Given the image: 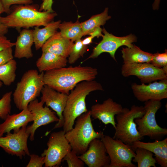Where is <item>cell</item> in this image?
<instances>
[{"label":"cell","mask_w":167,"mask_h":167,"mask_svg":"<svg viewBox=\"0 0 167 167\" xmlns=\"http://www.w3.org/2000/svg\"><path fill=\"white\" fill-rule=\"evenodd\" d=\"M98 72L96 68L80 65L62 67L45 72V85L67 95L80 82L94 80Z\"/></svg>","instance_id":"cell-1"},{"label":"cell","mask_w":167,"mask_h":167,"mask_svg":"<svg viewBox=\"0 0 167 167\" xmlns=\"http://www.w3.org/2000/svg\"><path fill=\"white\" fill-rule=\"evenodd\" d=\"M104 91L101 84L94 80L84 81L78 84L69 93L63 113V130L66 132L72 129L76 118L88 111L86 99L92 92Z\"/></svg>","instance_id":"cell-2"},{"label":"cell","mask_w":167,"mask_h":167,"mask_svg":"<svg viewBox=\"0 0 167 167\" xmlns=\"http://www.w3.org/2000/svg\"><path fill=\"white\" fill-rule=\"evenodd\" d=\"M57 14L54 12L40 11L36 5H20L15 7L9 15L1 17L0 22L9 28H24L45 26Z\"/></svg>","instance_id":"cell-3"},{"label":"cell","mask_w":167,"mask_h":167,"mask_svg":"<svg viewBox=\"0 0 167 167\" xmlns=\"http://www.w3.org/2000/svg\"><path fill=\"white\" fill-rule=\"evenodd\" d=\"M44 73L30 69L23 74L12 94L14 103L18 109L22 110L27 107L30 102L40 96L45 85Z\"/></svg>","instance_id":"cell-4"},{"label":"cell","mask_w":167,"mask_h":167,"mask_svg":"<svg viewBox=\"0 0 167 167\" xmlns=\"http://www.w3.org/2000/svg\"><path fill=\"white\" fill-rule=\"evenodd\" d=\"M65 135L72 149L79 156L87 150L92 140L101 139L104 135L102 132H96L94 130L89 110L76 118L74 127L66 132Z\"/></svg>","instance_id":"cell-5"},{"label":"cell","mask_w":167,"mask_h":167,"mask_svg":"<svg viewBox=\"0 0 167 167\" xmlns=\"http://www.w3.org/2000/svg\"><path fill=\"white\" fill-rule=\"evenodd\" d=\"M145 112L144 106L133 105L130 109L123 108L122 112L116 115L115 133L113 137L131 146L132 143L144 138L137 129L135 120L143 117Z\"/></svg>","instance_id":"cell-6"},{"label":"cell","mask_w":167,"mask_h":167,"mask_svg":"<svg viewBox=\"0 0 167 167\" xmlns=\"http://www.w3.org/2000/svg\"><path fill=\"white\" fill-rule=\"evenodd\" d=\"M162 105L161 101L150 100L144 102L145 112L140 118L135 120L137 129L143 137L147 136L151 139L161 140L167 135V129L159 126L156 120V114Z\"/></svg>","instance_id":"cell-7"},{"label":"cell","mask_w":167,"mask_h":167,"mask_svg":"<svg viewBox=\"0 0 167 167\" xmlns=\"http://www.w3.org/2000/svg\"><path fill=\"white\" fill-rule=\"evenodd\" d=\"M101 139L110 158L108 167H136L132 162L135 153L131 146L109 135H104Z\"/></svg>","instance_id":"cell-8"},{"label":"cell","mask_w":167,"mask_h":167,"mask_svg":"<svg viewBox=\"0 0 167 167\" xmlns=\"http://www.w3.org/2000/svg\"><path fill=\"white\" fill-rule=\"evenodd\" d=\"M65 133L61 130L50 134L47 143L48 148L41 155L45 157V167H59L64 157L72 150Z\"/></svg>","instance_id":"cell-9"},{"label":"cell","mask_w":167,"mask_h":167,"mask_svg":"<svg viewBox=\"0 0 167 167\" xmlns=\"http://www.w3.org/2000/svg\"><path fill=\"white\" fill-rule=\"evenodd\" d=\"M121 72L124 77L135 76L144 84L167 79V74L162 68L156 67L150 63H124Z\"/></svg>","instance_id":"cell-10"},{"label":"cell","mask_w":167,"mask_h":167,"mask_svg":"<svg viewBox=\"0 0 167 167\" xmlns=\"http://www.w3.org/2000/svg\"><path fill=\"white\" fill-rule=\"evenodd\" d=\"M102 32L104 33L102 40L94 48L91 54L84 61L90 58H97L104 52L109 53L116 61L115 54L119 47L123 45L131 47L133 45V43L137 41L136 36L132 34L125 36L117 37L109 33L104 28L102 29Z\"/></svg>","instance_id":"cell-11"},{"label":"cell","mask_w":167,"mask_h":167,"mask_svg":"<svg viewBox=\"0 0 167 167\" xmlns=\"http://www.w3.org/2000/svg\"><path fill=\"white\" fill-rule=\"evenodd\" d=\"M27 126L17 131L6 133V136L0 137V147L9 154L14 155L22 159L30 153L27 145L30 135L26 131Z\"/></svg>","instance_id":"cell-12"},{"label":"cell","mask_w":167,"mask_h":167,"mask_svg":"<svg viewBox=\"0 0 167 167\" xmlns=\"http://www.w3.org/2000/svg\"><path fill=\"white\" fill-rule=\"evenodd\" d=\"M44 103L39 101L37 99L30 102L28 108L33 115V123L27 126L26 131L30 135L31 141L34 139V135L36 130L39 127L50 123L59 121V118L55 114L49 107L44 106Z\"/></svg>","instance_id":"cell-13"},{"label":"cell","mask_w":167,"mask_h":167,"mask_svg":"<svg viewBox=\"0 0 167 167\" xmlns=\"http://www.w3.org/2000/svg\"><path fill=\"white\" fill-rule=\"evenodd\" d=\"M131 88L135 96L141 102L159 100L167 98V79L157 81L146 85L133 83Z\"/></svg>","instance_id":"cell-14"},{"label":"cell","mask_w":167,"mask_h":167,"mask_svg":"<svg viewBox=\"0 0 167 167\" xmlns=\"http://www.w3.org/2000/svg\"><path fill=\"white\" fill-rule=\"evenodd\" d=\"M78 157L88 167H108L110 163L109 156L101 139L92 140L87 150Z\"/></svg>","instance_id":"cell-15"},{"label":"cell","mask_w":167,"mask_h":167,"mask_svg":"<svg viewBox=\"0 0 167 167\" xmlns=\"http://www.w3.org/2000/svg\"><path fill=\"white\" fill-rule=\"evenodd\" d=\"M41 101L46 106L50 107L57 114L59 121L53 129L63 127L64 120L63 113L65 108L68 95L58 92L47 85H45L41 91Z\"/></svg>","instance_id":"cell-16"},{"label":"cell","mask_w":167,"mask_h":167,"mask_svg":"<svg viewBox=\"0 0 167 167\" xmlns=\"http://www.w3.org/2000/svg\"><path fill=\"white\" fill-rule=\"evenodd\" d=\"M123 108L120 104L108 98L102 103H97L91 107V117L94 119H98L105 125L111 124L115 129L116 122L115 116L120 113Z\"/></svg>","instance_id":"cell-17"},{"label":"cell","mask_w":167,"mask_h":167,"mask_svg":"<svg viewBox=\"0 0 167 167\" xmlns=\"http://www.w3.org/2000/svg\"><path fill=\"white\" fill-rule=\"evenodd\" d=\"M4 122L0 124V137L5 133L19 130L28 123L33 122V116L28 107L17 114L8 115Z\"/></svg>","instance_id":"cell-18"},{"label":"cell","mask_w":167,"mask_h":167,"mask_svg":"<svg viewBox=\"0 0 167 167\" xmlns=\"http://www.w3.org/2000/svg\"><path fill=\"white\" fill-rule=\"evenodd\" d=\"M74 42L63 37L60 32H57L44 44L42 52H50L67 58L72 49Z\"/></svg>","instance_id":"cell-19"},{"label":"cell","mask_w":167,"mask_h":167,"mask_svg":"<svg viewBox=\"0 0 167 167\" xmlns=\"http://www.w3.org/2000/svg\"><path fill=\"white\" fill-rule=\"evenodd\" d=\"M134 150L137 148L146 149L155 154L156 163L162 167H167V138L163 140H155L153 142H144L138 140L131 146Z\"/></svg>","instance_id":"cell-20"},{"label":"cell","mask_w":167,"mask_h":167,"mask_svg":"<svg viewBox=\"0 0 167 167\" xmlns=\"http://www.w3.org/2000/svg\"><path fill=\"white\" fill-rule=\"evenodd\" d=\"M34 43L33 30L24 28L21 30L15 42L14 57L20 59L32 58V47Z\"/></svg>","instance_id":"cell-21"},{"label":"cell","mask_w":167,"mask_h":167,"mask_svg":"<svg viewBox=\"0 0 167 167\" xmlns=\"http://www.w3.org/2000/svg\"><path fill=\"white\" fill-rule=\"evenodd\" d=\"M68 60L66 58L47 51L42 52L36 62L40 72H46L66 67Z\"/></svg>","instance_id":"cell-22"},{"label":"cell","mask_w":167,"mask_h":167,"mask_svg":"<svg viewBox=\"0 0 167 167\" xmlns=\"http://www.w3.org/2000/svg\"><path fill=\"white\" fill-rule=\"evenodd\" d=\"M124 63H150L153 54L144 51L135 45L122 48L121 50Z\"/></svg>","instance_id":"cell-23"},{"label":"cell","mask_w":167,"mask_h":167,"mask_svg":"<svg viewBox=\"0 0 167 167\" xmlns=\"http://www.w3.org/2000/svg\"><path fill=\"white\" fill-rule=\"evenodd\" d=\"M61 23V21L59 20L51 22L42 28L35 27L33 30V36L36 50L41 48L45 42L57 32Z\"/></svg>","instance_id":"cell-24"},{"label":"cell","mask_w":167,"mask_h":167,"mask_svg":"<svg viewBox=\"0 0 167 167\" xmlns=\"http://www.w3.org/2000/svg\"><path fill=\"white\" fill-rule=\"evenodd\" d=\"M58 28L61 36L73 42L81 39L83 36L81 23L79 19L75 23L64 21L60 23Z\"/></svg>","instance_id":"cell-25"},{"label":"cell","mask_w":167,"mask_h":167,"mask_svg":"<svg viewBox=\"0 0 167 167\" xmlns=\"http://www.w3.org/2000/svg\"><path fill=\"white\" fill-rule=\"evenodd\" d=\"M108 8H106L101 13L93 15L88 19L80 23L83 36L88 35L96 28L103 26L111 18L108 15Z\"/></svg>","instance_id":"cell-26"},{"label":"cell","mask_w":167,"mask_h":167,"mask_svg":"<svg viewBox=\"0 0 167 167\" xmlns=\"http://www.w3.org/2000/svg\"><path fill=\"white\" fill-rule=\"evenodd\" d=\"M17 63L14 59L0 66V81L6 86H10L15 81Z\"/></svg>","instance_id":"cell-27"},{"label":"cell","mask_w":167,"mask_h":167,"mask_svg":"<svg viewBox=\"0 0 167 167\" xmlns=\"http://www.w3.org/2000/svg\"><path fill=\"white\" fill-rule=\"evenodd\" d=\"M135 155L132 161L137 163L138 167H156V161L153 157V153L141 148L134 149Z\"/></svg>","instance_id":"cell-28"},{"label":"cell","mask_w":167,"mask_h":167,"mask_svg":"<svg viewBox=\"0 0 167 167\" xmlns=\"http://www.w3.org/2000/svg\"><path fill=\"white\" fill-rule=\"evenodd\" d=\"M88 48L87 45L83 44L81 39L75 41L68 56V62L71 64L74 63L80 57H83Z\"/></svg>","instance_id":"cell-29"},{"label":"cell","mask_w":167,"mask_h":167,"mask_svg":"<svg viewBox=\"0 0 167 167\" xmlns=\"http://www.w3.org/2000/svg\"><path fill=\"white\" fill-rule=\"evenodd\" d=\"M12 91L4 94L0 99V118L4 120L11 113Z\"/></svg>","instance_id":"cell-30"},{"label":"cell","mask_w":167,"mask_h":167,"mask_svg":"<svg viewBox=\"0 0 167 167\" xmlns=\"http://www.w3.org/2000/svg\"><path fill=\"white\" fill-rule=\"evenodd\" d=\"M66 161L69 167H83L84 163L79 159L75 151L71 150L68 152L62 160Z\"/></svg>","instance_id":"cell-31"},{"label":"cell","mask_w":167,"mask_h":167,"mask_svg":"<svg viewBox=\"0 0 167 167\" xmlns=\"http://www.w3.org/2000/svg\"><path fill=\"white\" fill-rule=\"evenodd\" d=\"M150 63L154 66L161 68L167 66V51L164 53H159L153 54V57Z\"/></svg>","instance_id":"cell-32"},{"label":"cell","mask_w":167,"mask_h":167,"mask_svg":"<svg viewBox=\"0 0 167 167\" xmlns=\"http://www.w3.org/2000/svg\"><path fill=\"white\" fill-rule=\"evenodd\" d=\"M30 159L26 167H42L45 164V157L35 154H30Z\"/></svg>","instance_id":"cell-33"},{"label":"cell","mask_w":167,"mask_h":167,"mask_svg":"<svg viewBox=\"0 0 167 167\" xmlns=\"http://www.w3.org/2000/svg\"><path fill=\"white\" fill-rule=\"evenodd\" d=\"M5 10L6 12L10 13V6L13 4H30L33 3L32 0H1Z\"/></svg>","instance_id":"cell-34"},{"label":"cell","mask_w":167,"mask_h":167,"mask_svg":"<svg viewBox=\"0 0 167 167\" xmlns=\"http://www.w3.org/2000/svg\"><path fill=\"white\" fill-rule=\"evenodd\" d=\"M12 48H8L0 51V66L13 59Z\"/></svg>","instance_id":"cell-35"},{"label":"cell","mask_w":167,"mask_h":167,"mask_svg":"<svg viewBox=\"0 0 167 167\" xmlns=\"http://www.w3.org/2000/svg\"><path fill=\"white\" fill-rule=\"evenodd\" d=\"M102 29L100 27H98L95 28L93 31L90 32L88 35L89 36L82 40L83 44L88 45L92 42V39L95 37L99 38L100 36H102Z\"/></svg>","instance_id":"cell-36"},{"label":"cell","mask_w":167,"mask_h":167,"mask_svg":"<svg viewBox=\"0 0 167 167\" xmlns=\"http://www.w3.org/2000/svg\"><path fill=\"white\" fill-rule=\"evenodd\" d=\"M15 45V43L11 42L4 36H0V51L6 48L12 47Z\"/></svg>","instance_id":"cell-37"},{"label":"cell","mask_w":167,"mask_h":167,"mask_svg":"<svg viewBox=\"0 0 167 167\" xmlns=\"http://www.w3.org/2000/svg\"><path fill=\"white\" fill-rule=\"evenodd\" d=\"M53 0H43L39 9L40 11H48L50 12L54 11L52 8Z\"/></svg>","instance_id":"cell-38"},{"label":"cell","mask_w":167,"mask_h":167,"mask_svg":"<svg viewBox=\"0 0 167 167\" xmlns=\"http://www.w3.org/2000/svg\"><path fill=\"white\" fill-rule=\"evenodd\" d=\"M8 28L5 25L0 23V36H4L8 31Z\"/></svg>","instance_id":"cell-39"},{"label":"cell","mask_w":167,"mask_h":167,"mask_svg":"<svg viewBox=\"0 0 167 167\" xmlns=\"http://www.w3.org/2000/svg\"><path fill=\"white\" fill-rule=\"evenodd\" d=\"M160 0H154L152 5L153 9V10H158L159 9Z\"/></svg>","instance_id":"cell-40"},{"label":"cell","mask_w":167,"mask_h":167,"mask_svg":"<svg viewBox=\"0 0 167 167\" xmlns=\"http://www.w3.org/2000/svg\"><path fill=\"white\" fill-rule=\"evenodd\" d=\"M4 12H6L5 10L1 0H0V19L1 17V14Z\"/></svg>","instance_id":"cell-41"},{"label":"cell","mask_w":167,"mask_h":167,"mask_svg":"<svg viewBox=\"0 0 167 167\" xmlns=\"http://www.w3.org/2000/svg\"><path fill=\"white\" fill-rule=\"evenodd\" d=\"M2 83L0 81V87H1L2 86Z\"/></svg>","instance_id":"cell-42"}]
</instances>
